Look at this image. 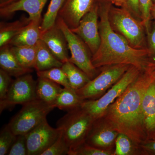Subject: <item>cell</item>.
<instances>
[{
  "label": "cell",
  "mask_w": 155,
  "mask_h": 155,
  "mask_svg": "<svg viewBox=\"0 0 155 155\" xmlns=\"http://www.w3.org/2000/svg\"><path fill=\"white\" fill-rule=\"evenodd\" d=\"M103 1H107V2H111L112 3V0H103Z\"/></svg>",
  "instance_id": "obj_40"
},
{
  "label": "cell",
  "mask_w": 155,
  "mask_h": 155,
  "mask_svg": "<svg viewBox=\"0 0 155 155\" xmlns=\"http://www.w3.org/2000/svg\"><path fill=\"white\" fill-rule=\"evenodd\" d=\"M69 148L64 140L61 130V134L57 140L41 155H68Z\"/></svg>",
  "instance_id": "obj_29"
},
{
  "label": "cell",
  "mask_w": 155,
  "mask_h": 155,
  "mask_svg": "<svg viewBox=\"0 0 155 155\" xmlns=\"http://www.w3.org/2000/svg\"><path fill=\"white\" fill-rule=\"evenodd\" d=\"M151 17L152 19H153L155 22V5L153 4L150 11Z\"/></svg>",
  "instance_id": "obj_39"
},
{
  "label": "cell",
  "mask_w": 155,
  "mask_h": 155,
  "mask_svg": "<svg viewBox=\"0 0 155 155\" xmlns=\"http://www.w3.org/2000/svg\"><path fill=\"white\" fill-rule=\"evenodd\" d=\"M99 0H67L58 17L64 20L71 29L79 25L82 17L91 11Z\"/></svg>",
  "instance_id": "obj_13"
},
{
  "label": "cell",
  "mask_w": 155,
  "mask_h": 155,
  "mask_svg": "<svg viewBox=\"0 0 155 155\" xmlns=\"http://www.w3.org/2000/svg\"><path fill=\"white\" fill-rule=\"evenodd\" d=\"M84 101L74 89L71 87H64L58 95L53 106L54 108L68 112L80 107Z\"/></svg>",
  "instance_id": "obj_21"
},
{
  "label": "cell",
  "mask_w": 155,
  "mask_h": 155,
  "mask_svg": "<svg viewBox=\"0 0 155 155\" xmlns=\"http://www.w3.org/2000/svg\"><path fill=\"white\" fill-rule=\"evenodd\" d=\"M142 110L147 140H155V78L145 93Z\"/></svg>",
  "instance_id": "obj_15"
},
{
  "label": "cell",
  "mask_w": 155,
  "mask_h": 155,
  "mask_svg": "<svg viewBox=\"0 0 155 155\" xmlns=\"http://www.w3.org/2000/svg\"><path fill=\"white\" fill-rule=\"evenodd\" d=\"M18 0H0V8L9 5Z\"/></svg>",
  "instance_id": "obj_38"
},
{
  "label": "cell",
  "mask_w": 155,
  "mask_h": 155,
  "mask_svg": "<svg viewBox=\"0 0 155 155\" xmlns=\"http://www.w3.org/2000/svg\"><path fill=\"white\" fill-rule=\"evenodd\" d=\"M41 19L31 20L19 34L13 38L9 44L13 46L35 45L41 39Z\"/></svg>",
  "instance_id": "obj_17"
},
{
  "label": "cell",
  "mask_w": 155,
  "mask_h": 155,
  "mask_svg": "<svg viewBox=\"0 0 155 155\" xmlns=\"http://www.w3.org/2000/svg\"><path fill=\"white\" fill-rule=\"evenodd\" d=\"M119 134L102 118H101L95 121L86 143L98 148L112 150Z\"/></svg>",
  "instance_id": "obj_12"
},
{
  "label": "cell",
  "mask_w": 155,
  "mask_h": 155,
  "mask_svg": "<svg viewBox=\"0 0 155 155\" xmlns=\"http://www.w3.org/2000/svg\"><path fill=\"white\" fill-rule=\"evenodd\" d=\"M31 20L23 16L14 22L0 23V48L8 45L13 38L19 34Z\"/></svg>",
  "instance_id": "obj_22"
},
{
  "label": "cell",
  "mask_w": 155,
  "mask_h": 155,
  "mask_svg": "<svg viewBox=\"0 0 155 155\" xmlns=\"http://www.w3.org/2000/svg\"><path fill=\"white\" fill-rule=\"evenodd\" d=\"M37 81L30 73L16 78L5 98L0 101V112L17 105H23L36 99Z\"/></svg>",
  "instance_id": "obj_9"
},
{
  "label": "cell",
  "mask_w": 155,
  "mask_h": 155,
  "mask_svg": "<svg viewBox=\"0 0 155 155\" xmlns=\"http://www.w3.org/2000/svg\"><path fill=\"white\" fill-rule=\"evenodd\" d=\"M61 134L59 128L50 126L47 120L26 134L28 155H41L54 142Z\"/></svg>",
  "instance_id": "obj_11"
},
{
  "label": "cell",
  "mask_w": 155,
  "mask_h": 155,
  "mask_svg": "<svg viewBox=\"0 0 155 155\" xmlns=\"http://www.w3.org/2000/svg\"><path fill=\"white\" fill-rule=\"evenodd\" d=\"M112 3L116 7L125 8V0H112Z\"/></svg>",
  "instance_id": "obj_37"
},
{
  "label": "cell",
  "mask_w": 155,
  "mask_h": 155,
  "mask_svg": "<svg viewBox=\"0 0 155 155\" xmlns=\"http://www.w3.org/2000/svg\"><path fill=\"white\" fill-rule=\"evenodd\" d=\"M147 49L152 63L155 66V22H151L147 31Z\"/></svg>",
  "instance_id": "obj_33"
},
{
  "label": "cell",
  "mask_w": 155,
  "mask_h": 155,
  "mask_svg": "<svg viewBox=\"0 0 155 155\" xmlns=\"http://www.w3.org/2000/svg\"><path fill=\"white\" fill-rule=\"evenodd\" d=\"M48 0H18L0 8V16L2 18L11 17L17 11H25L31 20L41 19V13Z\"/></svg>",
  "instance_id": "obj_16"
},
{
  "label": "cell",
  "mask_w": 155,
  "mask_h": 155,
  "mask_svg": "<svg viewBox=\"0 0 155 155\" xmlns=\"http://www.w3.org/2000/svg\"><path fill=\"white\" fill-rule=\"evenodd\" d=\"M37 75L38 77L48 78L64 87H71L67 75L61 67H54L45 71H38L37 72Z\"/></svg>",
  "instance_id": "obj_27"
},
{
  "label": "cell",
  "mask_w": 155,
  "mask_h": 155,
  "mask_svg": "<svg viewBox=\"0 0 155 155\" xmlns=\"http://www.w3.org/2000/svg\"><path fill=\"white\" fill-rule=\"evenodd\" d=\"M108 20L111 28L137 49H147V31L143 22L124 8L111 5Z\"/></svg>",
  "instance_id": "obj_3"
},
{
  "label": "cell",
  "mask_w": 155,
  "mask_h": 155,
  "mask_svg": "<svg viewBox=\"0 0 155 155\" xmlns=\"http://www.w3.org/2000/svg\"><path fill=\"white\" fill-rule=\"evenodd\" d=\"M98 11L99 1L82 17L78 26L71 29L86 44L92 55L98 49L101 41L99 30Z\"/></svg>",
  "instance_id": "obj_10"
},
{
  "label": "cell",
  "mask_w": 155,
  "mask_h": 155,
  "mask_svg": "<svg viewBox=\"0 0 155 155\" xmlns=\"http://www.w3.org/2000/svg\"><path fill=\"white\" fill-rule=\"evenodd\" d=\"M155 69L142 72L108 107L101 118L119 133L129 137L138 146L147 140L142 106L145 93L155 78Z\"/></svg>",
  "instance_id": "obj_1"
},
{
  "label": "cell",
  "mask_w": 155,
  "mask_h": 155,
  "mask_svg": "<svg viewBox=\"0 0 155 155\" xmlns=\"http://www.w3.org/2000/svg\"><path fill=\"white\" fill-rule=\"evenodd\" d=\"M67 0H51L47 11L45 14L40 28L43 32L51 28L56 24L59 11Z\"/></svg>",
  "instance_id": "obj_26"
},
{
  "label": "cell",
  "mask_w": 155,
  "mask_h": 155,
  "mask_svg": "<svg viewBox=\"0 0 155 155\" xmlns=\"http://www.w3.org/2000/svg\"><path fill=\"white\" fill-rule=\"evenodd\" d=\"M152 1L153 4L155 5V0H152Z\"/></svg>",
  "instance_id": "obj_41"
},
{
  "label": "cell",
  "mask_w": 155,
  "mask_h": 155,
  "mask_svg": "<svg viewBox=\"0 0 155 155\" xmlns=\"http://www.w3.org/2000/svg\"><path fill=\"white\" fill-rule=\"evenodd\" d=\"M142 72L137 67L130 66L123 76L105 94L97 99L84 100L81 107L95 120L101 119L108 107L125 91Z\"/></svg>",
  "instance_id": "obj_6"
},
{
  "label": "cell",
  "mask_w": 155,
  "mask_h": 155,
  "mask_svg": "<svg viewBox=\"0 0 155 155\" xmlns=\"http://www.w3.org/2000/svg\"><path fill=\"white\" fill-rule=\"evenodd\" d=\"M112 3L99 0V30L101 41L99 48L92 57L95 67L116 64H128L142 72L155 69L149 57L147 49L132 48L124 38L116 33L110 25L108 13Z\"/></svg>",
  "instance_id": "obj_2"
},
{
  "label": "cell",
  "mask_w": 155,
  "mask_h": 155,
  "mask_svg": "<svg viewBox=\"0 0 155 155\" xmlns=\"http://www.w3.org/2000/svg\"><path fill=\"white\" fill-rule=\"evenodd\" d=\"M140 154L139 146L126 134L119 133L115 142L114 155H134Z\"/></svg>",
  "instance_id": "obj_25"
},
{
  "label": "cell",
  "mask_w": 155,
  "mask_h": 155,
  "mask_svg": "<svg viewBox=\"0 0 155 155\" xmlns=\"http://www.w3.org/2000/svg\"><path fill=\"white\" fill-rule=\"evenodd\" d=\"M37 55L35 69L37 72L61 67L63 63L55 57L41 39L36 44Z\"/></svg>",
  "instance_id": "obj_20"
},
{
  "label": "cell",
  "mask_w": 155,
  "mask_h": 155,
  "mask_svg": "<svg viewBox=\"0 0 155 155\" xmlns=\"http://www.w3.org/2000/svg\"><path fill=\"white\" fill-rule=\"evenodd\" d=\"M142 21L146 31L148 30L151 22L150 11L153 5L152 0H138Z\"/></svg>",
  "instance_id": "obj_32"
},
{
  "label": "cell",
  "mask_w": 155,
  "mask_h": 155,
  "mask_svg": "<svg viewBox=\"0 0 155 155\" xmlns=\"http://www.w3.org/2000/svg\"><path fill=\"white\" fill-rule=\"evenodd\" d=\"M61 68L67 75L70 87L75 90L82 88L91 80L85 72L69 61L63 63Z\"/></svg>",
  "instance_id": "obj_23"
},
{
  "label": "cell",
  "mask_w": 155,
  "mask_h": 155,
  "mask_svg": "<svg viewBox=\"0 0 155 155\" xmlns=\"http://www.w3.org/2000/svg\"><path fill=\"white\" fill-rule=\"evenodd\" d=\"M11 77L3 69H0V101L5 98L14 81Z\"/></svg>",
  "instance_id": "obj_34"
},
{
  "label": "cell",
  "mask_w": 155,
  "mask_h": 155,
  "mask_svg": "<svg viewBox=\"0 0 155 155\" xmlns=\"http://www.w3.org/2000/svg\"><path fill=\"white\" fill-rule=\"evenodd\" d=\"M11 49L17 60L23 67L28 69H35L37 55L36 45L28 46L11 45Z\"/></svg>",
  "instance_id": "obj_24"
},
{
  "label": "cell",
  "mask_w": 155,
  "mask_h": 155,
  "mask_svg": "<svg viewBox=\"0 0 155 155\" xmlns=\"http://www.w3.org/2000/svg\"><path fill=\"white\" fill-rule=\"evenodd\" d=\"M16 137L8 125L2 129L0 133V155L8 154Z\"/></svg>",
  "instance_id": "obj_28"
},
{
  "label": "cell",
  "mask_w": 155,
  "mask_h": 155,
  "mask_svg": "<svg viewBox=\"0 0 155 155\" xmlns=\"http://www.w3.org/2000/svg\"><path fill=\"white\" fill-rule=\"evenodd\" d=\"M114 151L101 149L90 145L86 142L75 150L70 152L69 155H114Z\"/></svg>",
  "instance_id": "obj_30"
},
{
  "label": "cell",
  "mask_w": 155,
  "mask_h": 155,
  "mask_svg": "<svg viewBox=\"0 0 155 155\" xmlns=\"http://www.w3.org/2000/svg\"><path fill=\"white\" fill-rule=\"evenodd\" d=\"M95 120L81 107L68 111L58 120L57 127L61 130L64 140L69 147V153L77 149L86 142Z\"/></svg>",
  "instance_id": "obj_4"
},
{
  "label": "cell",
  "mask_w": 155,
  "mask_h": 155,
  "mask_svg": "<svg viewBox=\"0 0 155 155\" xmlns=\"http://www.w3.org/2000/svg\"><path fill=\"white\" fill-rule=\"evenodd\" d=\"M8 155H28L26 134L16 135Z\"/></svg>",
  "instance_id": "obj_31"
},
{
  "label": "cell",
  "mask_w": 155,
  "mask_h": 155,
  "mask_svg": "<svg viewBox=\"0 0 155 155\" xmlns=\"http://www.w3.org/2000/svg\"><path fill=\"white\" fill-rule=\"evenodd\" d=\"M125 8L137 19L142 21L138 0H125Z\"/></svg>",
  "instance_id": "obj_35"
},
{
  "label": "cell",
  "mask_w": 155,
  "mask_h": 155,
  "mask_svg": "<svg viewBox=\"0 0 155 155\" xmlns=\"http://www.w3.org/2000/svg\"><path fill=\"white\" fill-rule=\"evenodd\" d=\"M66 37L68 48L71 53L69 61L76 65L93 79L100 73L98 69L94 66L92 62V54L84 42L69 28L64 20L58 17L56 22Z\"/></svg>",
  "instance_id": "obj_8"
},
{
  "label": "cell",
  "mask_w": 155,
  "mask_h": 155,
  "mask_svg": "<svg viewBox=\"0 0 155 155\" xmlns=\"http://www.w3.org/2000/svg\"><path fill=\"white\" fill-rule=\"evenodd\" d=\"M0 67L9 75L16 78L33 72V69L25 68L19 63L11 51L10 45L1 48Z\"/></svg>",
  "instance_id": "obj_18"
},
{
  "label": "cell",
  "mask_w": 155,
  "mask_h": 155,
  "mask_svg": "<svg viewBox=\"0 0 155 155\" xmlns=\"http://www.w3.org/2000/svg\"><path fill=\"white\" fill-rule=\"evenodd\" d=\"M139 147L140 155H155V140H146Z\"/></svg>",
  "instance_id": "obj_36"
},
{
  "label": "cell",
  "mask_w": 155,
  "mask_h": 155,
  "mask_svg": "<svg viewBox=\"0 0 155 155\" xmlns=\"http://www.w3.org/2000/svg\"><path fill=\"white\" fill-rule=\"evenodd\" d=\"M63 88L60 84L48 78L38 77L36 87L37 98L53 106Z\"/></svg>",
  "instance_id": "obj_19"
},
{
  "label": "cell",
  "mask_w": 155,
  "mask_h": 155,
  "mask_svg": "<svg viewBox=\"0 0 155 155\" xmlns=\"http://www.w3.org/2000/svg\"><path fill=\"white\" fill-rule=\"evenodd\" d=\"M54 107L37 98L22 105L8 126L16 135L26 134L42 122Z\"/></svg>",
  "instance_id": "obj_5"
},
{
  "label": "cell",
  "mask_w": 155,
  "mask_h": 155,
  "mask_svg": "<svg viewBox=\"0 0 155 155\" xmlns=\"http://www.w3.org/2000/svg\"><path fill=\"white\" fill-rule=\"evenodd\" d=\"M130 65L120 64L102 67L101 72L83 87L76 91L83 100L98 99L123 76Z\"/></svg>",
  "instance_id": "obj_7"
},
{
  "label": "cell",
  "mask_w": 155,
  "mask_h": 155,
  "mask_svg": "<svg viewBox=\"0 0 155 155\" xmlns=\"http://www.w3.org/2000/svg\"><path fill=\"white\" fill-rule=\"evenodd\" d=\"M41 39L59 61L63 63L69 61L70 57L67 39L56 23L52 27L41 32Z\"/></svg>",
  "instance_id": "obj_14"
}]
</instances>
